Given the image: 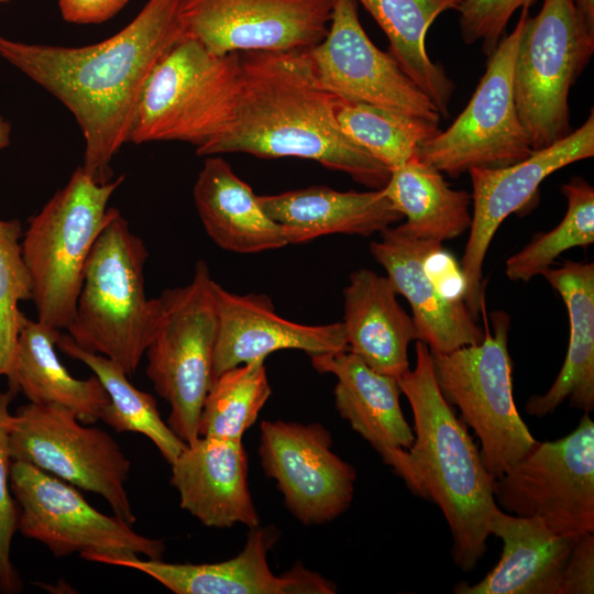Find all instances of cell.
<instances>
[{
    "instance_id": "cell-1",
    "label": "cell",
    "mask_w": 594,
    "mask_h": 594,
    "mask_svg": "<svg viewBox=\"0 0 594 594\" xmlns=\"http://www.w3.org/2000/svg\"><path fill=\"white\" fill-rule=\"evenodd\" d=\"M182 0H148L114 35L81 47L19 42L0 35V57L56 97L85 141L81 168L96 183L112 180L111 162L129 142L145 84L184 37Z\"/></svg>"
},
{
    "instance_id": "cell-2",
    "label": "cell",
    "mask_w": 594,
    "mask_h": 594,
    "mask_svg": "<svg viewBox=\"0 0 594 594\" xmlns=\"http://www.w3.org/2000/svg\"><path fill=\"white\" fill-rule=\"evenodd\" d=\"M336 98L320 86L308 50L241 53L232 116L196 153L299 157L382 189L391 170L341 131Z\"/></svg>"
},
{
    "instance_id": "cell-3",
    "label": "cell",
    "mask_w": 594,
    "mask_h": 594,
    "mask_svg": "<svg viewBox=\"0 0 594 594\" xmlns=\"http://www.w3.org/2000/svg\"><path fill=\"white\" fill-rule=\"evenodd\" d=\"M398 383L414 415V443L388 464L415 494L443 513L453 539L452 558L473 570L486 551L490 522L498 507L495 480L480 449L438 388L431 353L416 342V364Z\"/></svg>"
},
{
    "instance_id": "cell-4",
    "label": "cell",
    "mask_w": 594,
    "mask_h": 594,
    "mask_svg": "<svg viewBox=\"0 0 594 594\" xmlns=\"http://www.w3.org/2000/svg\"><path fill=\"white\" fill-rule=\"evenodd\" d=\"M147 255L117 209L91 250L66 329L77 345L110 359L129 376L138 370L152 331L155 300L144 287Z\"/></svg>"
},
{
    "instance_id": "cell-5",
    "label": "cell",
    "mask_w": 594,
    "mask_h": 594,
    "mask_svg": "<svg viewBox=\"0 0 594 594\" xmlns=\"http://www.w3.org/2000/svg\"><path fill=\"white\" fill-rule=\"evenodd\" d=\"M123 180L99 184L79 166L30 221L21 248L38 321L59 330L72 323L87 261Z\"/></svg>"
},
{
    "instance_id": "cell-6",
    "label": "cell",
    "mask_w": 594,
    "mask_h": 594,
    "mask_svg": "<svg viewBox=\"0 0 594 594\" xmlns=\"http://www.w3.org/2000/svg\"><path fill=\"white\" fill-rule=\"evenodd\" d=\"M215 287L208 264L198 261L190 283L154 298L146 375L170 406L166 424L187 444L199 438V417L213 381Z\"/></svg>"
},
{
    "instance_id": "cell-7",
    "label": "cell",
    "mask_w": 594,
    "mask_h": 594,
    "mask_svg": "<svg viewBox=\"0 0 594 594\" xmlns=\"http://www.w3.org/2000/svg\"><path fill=\"white\" fill-rule=\"evenodd\" d=\"M239 76L240 54L218 55L184 36L150 75L129 142L182 141L204 146L228 124Z\"/></svg>"
},
{
    "instance_id": "cell-8",
    "label": "cell",
    "mask_w": 594,
    "mask_h": 594,
    "mask_svg": "<svg viewBox=\"0 0 594 594\" xmlns=\"http://www.w3.org/2000/svg\"><path fill=\"white\" fill-rule=\"evenodd\" d=\"M509 327L510 317L497 310L490 315L481 342L443 354L430 352L438 388L475 432L483 464L494 480L537 442L514 402Z\"/></svg>"
},
{
    "instance_id": "cell-9",
    "label": "cell",
    "mask_w": 594,
    "mask_h": 594,
    "mask_svg": "<svg viewBox=\"0 0 594 594\" xmlns=\"http://www.w3.org/2000/svg\"><path fill=\"white\" fill-rule=\"evenodd\" d=\"M594 52V30L574 0H543L528 16L517 48L514 97L531 147L539 151L570 132L569 92Z\"/></svg>"
},
{
    "instance_id": "cell-10",
    "label": "cell",
    "mask_w": 594,
    "mask_h": 594,
    "mask_svg": "<svg viewBox=\"0 0 594 594\" xmlns=\"http://www.w3.org/2000/svg\"><path fill=\"white\" fill-rule=\"evenodd\" d=\"M529 15V8L520 10L514 30L487 58L486 70L460 116L419 146L421 162L458 177L472 168L509 166L534 153L514 97L516 54Z\"/></svg>"
},
{
    "instance_id": "cell-11",
    "label": "cell",
    "mask_w": 594,
    "mask_h": 594,
    "mask_svg": "<svg viewBox=\"0 0 594 594\" xmlns=\"http://www.w3.org/2000/svg\"><path fill=\"white\" fill-rule=\"evenodd\" d=\"M497 506L536 518L571 541L594 532V421L584 414L578 427L554 441H537L499 479Z\"/></svg>"
},
{
    "instance_id": "cell-12",
    "label": "cell",
    "mask_w": 594,
    "mask_h": 594,
    "mask_svg": "<svg viewBox=\"0 0 594 594\" xmlns=\"http://www.w3.org/2000/svg\"><path fill=\"white\" fill-rule=\"evenodd\" d=\"M12 461L32 464L72 485L102 496L114 515L133 525L125 483L131 462L106 431L86 427L57 404L29 403L13 414Z\"/></svg>"
},
{
    "instance_id": "cell-13",
    "label": "cell",
    "mask_w": 594,
    "mask_h": 594,
    "mask_svg": "<svg viewBox=\"0 0 594 594\" xmlns=\"http://www.w3.org/2000/svg\"><path fill=\"white\" fill-rule=\"evenodd\" d=\"M10 490L19 509L18 530L57 558L79 553L145 556L161 560L165 544L138 534L117 515L94 508L74 485L22 461H12Z\"/></svg>"
},
{
    "instance_id": "cell-14",
    "label": "cell",
    "mask_w": 594,
    "mask_h": 594,
    "mask_svg": "<svg viewBox=\"0 0 594 594\" xmlns=\"http://www.w3.org/2000/svg\"><path fill=\"white\" fill-rule=\"evenodd\" d=\"M315 75L328 92L432 123L441 116L389 53L365 33L355 0H334L324 37L308 50Z\"/></svg>"
},
{
    "instance_id": "cell-15",
    "label": "cell",
    "mask_w": 594,
    "mask_h": 594,
    "mask_svg": "<svg viewBox=\"0 0 594 594\" xmlns=\"http://www.w3.org/2000/svg\"><path fill=\"white\" fill-rule=\"evenodd\" d=\"M334 0H182L184 36L218 55L309 50L326 35Z\"/></svg>"
},
{
    "instance_id": "cell-16",
    "label": "cell",
    "mask_w": 594,
    "mask_h": 594,
    "mask_svg": "<svg viewBox=\"0 0 594 594\" xmlns=\"http://www.w3.org/2000/svg\"><path fill=\"white\" fill-rule=\"evenodd\" d=\"M594 155V111L564 139L535 151L528 158L499 168H472L473 213L461 261L466 280L464 302L477 320L483 306V264L488 246L510 215L536 199L540 184L552 173Z\"/></svg>"
},
{
    "instance_id": "cell-17",
    "label": "cell",
    "mask_w": 594,
    "mask_h": 594,
    "mask_svg": "<svg viewBox=\"0 0 594 594\" xmlns=\"http://www.w3.org/2000/svg\"><path fill=\"white\" fill-rule=\"evenodd\" d=\"M258 454L288 510L305 525L336 519L351 505L356 472L332 450V437L320 424L283 420L261 424Z\"/></svg>"
},
{
    "instance_id": "cell-18",
    "label": "cell",
    "mask_w": 594,
    "mask_h": 594,
    "mask_svg": "<svg viewBox=\"0 0 594 594\" xmlns=\"http://www.w3.org/2000/svg\"><path fill=\"white\" fill-rule=\"evenodd\" d=\"M279 538L276 527L250 528L243 550L217 563H166L138 556L91 554L85 559L130 568L151 576L176 594H332L336 586L300 563L275 575L267 552Z\"/></svg>"
},
{
    "instance_id": "cell-19",
    "label": "cell",
    "mask_w": 594,
    "mask_h": 594,
    "mask_svg": "<svg viewBox=\"0 0 594 594\" xmlns=\"http://www.w3.org/2000/svg\"><path fill=\"white\" fill-rule=\"evenodd\" d=\"M215 293L213 378L235 366L264 361L279 350H300L310 356L348 350L342 322L302 324L277 315L266 295L234 294L218 283Z\"/></svg>"
},
{
    "instance_id": "cell-20",
    "label": "cell",
    "mask_w": 594,
    "mask_h": 594,
    "mask_svg": "<svg viewBox=\"0 0 594 594\" xmlns=\"http://www.w3.org/2000/svg\"><path fill=\"white\" fill-rule=\"evenodd\" d=\"M380 235L371 242L370 252L395 292L409 302L417 341L439 354L481 342L484 332L465 302L444 297L426 268V255L438 242L417 238L404 224L392 226Z\"/></svg>"
},
{
    "instance_id": "cell-21",
    "label": "cell",
    "mask_w": 594,
    "mask_h": 594,
    "mask_svg": "<svg viewBox=\"0 0 594 594\" xmlns=\"http://www.w3.org/2000/svg\"><path fill=\"white\" fill-rule=\"evenodd\" d=\"M170 465V484L179 494L180 507L201 524L212 528L260 525L248 487L242 441L199 437Z\"/></svg>"
},
{
    "instance_id": "cell-22",
    "label": "cell",
    "mask_w": 594,
    "mask_h": 594,
    "mask_svg": "<svg viewBox=\"0 0 594 594\" xmlns=\"http://www.w3.org/2000/svg\"><path fill=\"white\" fill-rule=\"evenodd\" d=\"M258 197L288 244L334 233L370 237L403 218L382 189L360 193L311 186Z\"/></svg>"
},
{
    "instance_id": "cell-23",
    "label": "cell",
    "mask_w": 594,
    "mask_h": 594,
    "mask_svg": "<svg viewBox=\"0 0 594 594\" xmlns=\"http://www.w3.org/2000/svg\"><path fill=\"white\" fill-rule=\"evenodd\" d=\"M310 358L318 372L337 377L334 400L339 415L383 461L410 449L415 435L400 408L397 378L374 371L348 350Z\"/></svg>"
},
{
    "instance_id": "cell-24",
    "label": "cell",
    "mask_w": 594,
    "mask_h": 594,
    "mask_svg": "<svg viewBox=\"0 0 594 594\" xmlns=\"http://www.w3.org/2000/svg\"><path fill=\"white\" fill-rule=\"evenodd\" d=\"M387 277L372 270L351 273L343 289L348 351L374 371L400 378L409 367L408 345L417 340L411 316L399 305Z\"/></svg>"
},
{
    "instance_id": "cell-25",
    "label": "cell",
    "mask_w": 594,
    "mask_h": 594,
    "mask_svg": "<svg viewBox=\"0 0 594 594\" xmlns=\"http://www.w3.org/2000/svg\"><path fill=\"white\" fill-rule=\"evenodd\" d=\"M491 535L503 542L499 561L480 582H464L457 594H559L572 541L557 536L536 518L508 514L497 507Z\"/></svg>"
},
{
    "instance_id": "cell-26",
    "label": "cell",
    "mask_w": 594,
    "mask_h": 594,
    "mask_svg": "<svg viewBox=\"0 0 594 594\" xmlns=\"http://www.w3.org/2000/svg\"><path fill=\"white\" fill-rule=\"evenodd\" d=\"M542 276L566 307L569 345L557 378L544 394L527 400L526 411L541 418L568 402L590 414L594 409V263L566 261Z\"/></svg>"
},
{
    "instance_id": "cell-27",
    "label": "cell",
    "mask_w": 594,
    "mask_h": 594,
    "mask_svg": "<svg viewBox=\"0 0 594 594\" xmlns=\"http://www.w3.org/2000/svg\"><path fill=\"white\" fill-rule=\"evenodd\" d=\"M193 194L202 226L219 248L250 254L288 244L283 228L265 212L260 197L219 155L207 156Z\"/></svg>"
},
{
    "instance_id": "cell-28",
    "label": "cell",
    "mask_w": 594,
    "mask_h": 594,
    "mask_svg": "<svg viewBox=\"0 0 594 594\" xmlns=\"http://www.w3.org/2000/svg\"><path fill=\"white\" fill-rule=\"evenodd\" d=\"M61 334L21 314L9 389L22 392L30 403L64 406L84 425L95 424L109 396L96 375L79 380L69 374L55 351Z\"/></svg>"
},
{
    "instance_id": "cell-29",
    "label": "cell",
    "mask_w": 594,
    "mask_h": 594,
    "mask_svg": "<svg viewBox=\"0 0 594 594\" xmlns=\"http://www.w3.org/2000/svg\"><path fill=\"white\" fill-rule=\"evenodd\" d=\"M373 16L389 42V54L422 90L441 118L449 116L454 82L426 52V34L433 21L463 0H355Z\"/></svg>"
},
{
    "instance_id": "cell-30",
    "label": "cell",
    "mask_w": 594,
    "mask_h": 594,
    "mask_svg": "<svg viewBox=\"0 0 594 594\" xmlns=\"http://www.w3.org/2000/svg\"><path fill=\"white\" fill-rule=\"evenodd\" d=\"M382 190L417 238L442 243L471 226V194L451 188L441 172L417 156L392 169Z\"/></svg>"
},
{
    "instance_id": "cell-31",
    "label": "cell",
    "mask_w": 594,
    "mask_h": 594,
    "mask_svg": "<svg viewBox=\"0 0 594 594\" xmlns=\"http://www.w3.org/2000/svg\"><path fill=\"white\" fill-rule=\"evenodd\" d=\"M56 346L86 364L102 383L109 404L100 420L117 432H136L147 437L169 464L187 448L188 444L161 418L155 398L134 387L118 364L101 354L81 349L69 334H61Z\"/></svg>"
},
{
    "instance_id": "cell-32",
    "label": "cell",
    "mask_w": 594,
    "mask_h": 594,
    "mask_svg": "<svg viewBox=\"0 0 594 594\" xmlns=\"http://www.w3.org/2000/svg\"><path fill=\"white\" fill-rule=\"evenodd\" d=\"M334 116L341 131L389 170L417 156L419 146L441 131L437 123L339 97Z\"/></svg>"
},
{
    "instance_id": "cell-33",
    "label": "cell",
    "mask_w": 594,
    "mask_h": 594,
    "mask_svg": "<svg viewBox=\"0 0 594 594\" xmlns=\"http://www.w3.org/2000/svg\"><path fill=\"white\" fill-rule=\"evenodd\" d=\"M271 394L264 361L224 371L213 378L204 400L199 437L242 441Z\"/></svg>"
},
{
    "instance_id": "cell-34",
    "label": "cell",
    "mask_w": 594,
    "mask_h": 594,
    "mask_svg": "<svg viewBox=\"0 0 594 594\" xmlns=\"http://www.w3.org/2000/svg\"><path fill=\"white\" fill-rule=\"evenodd\" d=\"M568 210L561 222L549 232L536 235L506 262V275L513 282H529L542 275L566 250L594 243V189L581 177L561 187Z\"/></svg>"
},
{
    "instance_id": "cell-35",
    "label": "cell",
    "mask_w": 594,
    "mask_h": 594,
    "mask_svg": "<svg viewBox=\"0 0 594 594\" xmlns=\"http://www.w3.org/2000/svg\"><path fill=\"white\" fill-rule=\"evenodd\" d=\"M19 220L0 219V377L12 370L22 311L19 302L32 299V280L22 256Z\"/></svg>"
},
{
    "instance_id": "cell-36",
    "label": "cell",
    "mask_w": 594,
    "mask_h": 594,
    "mask_svg": "<svg viewBox=\"0 0 594 594\" xmlns=\"http://www.w3.org/2000/svg\"><path fill=\"white\" fill-rule=\"evenodd\" d=\"M14 396L11 389L0 392V591L3 593L22 590L21 579L10 558L19 517L18 505L10 494V436L13 414L10 413L9 405Z\"/></svg>"
},
{
    "instance_id": "cell-37",
    "label": "cell",
    "mask_w": 594,
    "mask_h": 594,
    "mask_svg": "<svg viewBox=\"0 0 594 594\" xmlns=\"http://www.w3.org/2000/svg\"><path fill=\"white\" fill-rule=\"evenodd\" d=\"M534 0H463L458 11L465 44L482 43L488 58L504 37L506 26L517 10L529 8Z\"/></svg>"
},
{
    "instance_id": "cell-38",
    "label": "cell",
    "mask_w": 594,
    "mask_h": 594,
    "mask_svg": "<svg viewBox=\"0 0 594 594\" xmlns=\"http://www.w3.org/2000/svg\"><path fill=\"white\" fill-rule=\"evenodd\" d=\"M594 593V535L585 534L572 541L559 594Z\"/></svg>"
},
{
    "instance_id": "cell-39",
    "label": "cell",
    "mask_w": 594,
    "mask_h": 594,
    "mask_svg": "<svg viewBox=\"0 0 594 594\" xmlns=\"http://www.w3.org/2000/svg\"><path fill=\"white\" fill-rule=\"evenodd\" d=\"M129 0H58L64 20L77 24L102 23L119 13Z\"/></svg>"
},
{
    "instance_id": "cell-40",
    "label": "cell",
    "mask_w": 594,
    "mask_h": 594,
    "mask_svg": "<svg viewBox=\"0 0 594 594\" xmlns=\"http://www.w3.org/2000/svg\"><path fill=\"white\" fill-rule=\"evenodd\" d=\"M574 3L582 19L594 30V0H574Z\"/></svg>"
},
{
    "instance_id": "cell-41",
    "label": "cell",
    "mask_w": 594,
    "mask_h": 594,
    "mask_svg": "<svg viewBox=\"0 0 594 594\" xmlns=\"http://www.w3.org/2000/svg\"><path fill=\"white\" fill-rule=\"evenodd\" d=\"M11 131V124L2 116H0V150L10 144Z\"/></svg>"
},
{
    "instance_id": "cell-42",
    "label": "cell",
    "mask_w": 594,
    "mask_h": 594,
    "mask_svg": "<svg viewBox=\"0 0 594 594\" xmlns=\"http://www.w3.org/2000/svg\"><path fill=\"white\" fill-rule=\"evenodd\" d=\"M11 0H0L1 3H6V2H9Z\"/></svg>"
}]
</instances>
